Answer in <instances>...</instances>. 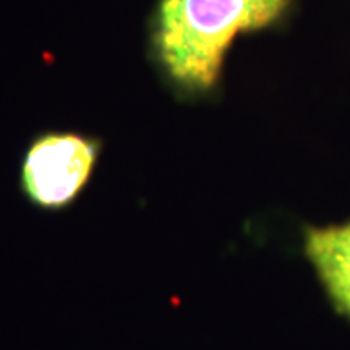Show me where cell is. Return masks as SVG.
<instances>
[{
  "mask_svg": "<svg viewBox=\"0 0 350 350\" xmlns=\"http://www.w3.org/2000/svg\"><path fill=\"white\" fill-rule=\"evenodd\" d=\"M287 5L288 0H161L152 31L157 60L182 90H211L234 38L271 25Z\"/></svg>",
  "mask_w": 350,
  "mask_h": 350,
  "instance_id": "obj_1",
  "label": "cell"
},
{
  "mask_svg": "<svg viewBox=\"0 0 350 350\" xmlns=\"http://www.w3.org/2000/svg\"><path fill=\"white\" fill-rule=\"evenodd\" d=\"M103 142L78 131H46L29 143L20 165V190L31 206L64 213L75 206L98 170Z\"/></svg>",
  "mask_w": 350,
  "mask_h": 350,
  "instance_id": "obj_2",
  "label": "cell"
},
{
  "mask_svg": "<svg viewBox=\"0 0 350 350\" xmlns=\"http://www.w3.org/2000/svg\"><path fill=\"white\" fill-rule=\"evenodd\" d=\"M306 255L339 310L350 314V224L308 230Z\"/></svg>",
  "mask_w": 350,
  "mask_h": 350,
  "instance_id": "obj_3",
  "label": "cell"
}]
</instances>
